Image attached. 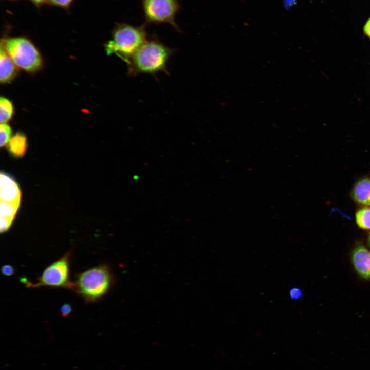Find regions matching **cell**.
<instances>
[{
	"instance_id": "cell-2",
	"label": "cell",
	"mask_w": 370,
	"mask_h": 370,
	"mask_svg": "<svg viewBox=\"0 0 370 370\" xmlns=\"http://www.w3.org/2000/svg\"><path fill=\"white\" fill-rule=\"evenodd\" d=\"M112 275L108 267L98 265L78 274L73 281L72 290L87 303H95L108 292Z\"/></svg>"
},
{
	"instance_id": "cell-19",
	"label": "cell",
	"mask_w": 370,
	"mask_h": 370,
	"mask_svg": "<svg viewBox=\"0 0 370 370\" xmlns=\"http://www.w3.org/2000/svg\"><path fill=\"white\" fill-rule=\"evenodd\" d=\"M364 34L370 38V18L367 21L363 27Z\"/></svg>"
},
{
	"instance_id": "cell-4",
	"label": "cell",
	"mask_w": 370,
	"mask_h": 370,
	"mask_svg": "<svg viewBox=\"0 0 370 370\" xmlns=\"http://www.w3.org/2000/svg\"><path fill=\"white\" fill-rule=\"evenodd\" d=\"M1 46L20 68L35 72L42 65L41 55L35 45L26 38H9L2 40Z\"/></svg>"
},
{
	"instance_id": "cell-8",
	"label": "cell",
	"mask_w": 370,
	"mask_h": 370,
	"mask_svg": "<svg viewBox=\"0 0 370 370\" xmlns=\"http://www.w3.org/2000/svg\"><path fill=\"white\" fill-rule=\"evenodd\" d=\"M351 262L359 276L370 280V250L363 245L356 246L352 251Z\"/></svg>"
},
{
	"instance_id": "cell-5",
	"label": "cell",
	"mask_w": 370,
	"mask_h": 370,
	"mask_svg": "<svg viewBox=\"0 0 370 370\" xmlns=\"http://www.w3.org/2000/svg\"><path fill=\"white\" fill-rule=\"evenodd\" d=\"M71 252H66L63 256L52 262L43 270L35 283L21 279L29 288H37L45 287L65 288L70 290L73 288V281L70 279Z\"/></svg>"
},
{
	"instance_id": "cell-11",
	"label": "cell",
	"mask_w": 370,
	"mask_h": 370,
	"mask_svg": "<svg viewBox=\"0 0 370 370\" xmlns=\"http://www.w3.org/2000/svg\"><path fill=\"white\" fill-rule=\"evenodd\" d=\"M27 146V139L26 135L18 132L10 139L8 143V150L13 157L21 158L25 155Z\"/></svg>"
},
{
	"instance_id": "cell-20",
	"label": "cell",
	"mask_w": 370,
	"mask_h": 370,
	"mask_svg": "<svg viewBox=\"0 0 370 370\" xmlns=\"http://www.w3.org/2000/svg\"><path fill=\"white\" fill-rule=\"evenodd\" d=\"M32 3L36 6H41L45 3L48 2V0H30Z\"/></svg>"
},
{
	"instance_id": "cell-15",
	"label": "cell",
	"mask_w": 370,
	"mask_h": 370,
	"mask_svg": "<svg viewBox=\"0 0 370 370\" xmlns=\"http://www.w3.org/2000/svg\"><path fill=\"white\" fill-rule=\"evenodd\" d=\"M73 0H48V2L54 6L67 9L69 7Z\"/></svg>"
},
{
	"instance_id": "cell-22",
	"label": "cell",
	"mask_w": 370,
	"mask_h": 370,
	"mask_svg": "<svg viewBox=\"0 0 370 370\" xmlns=\"http://www.w3.org/2000/svg\"><path fill=\"white\" fill-rule=\"evenodd\" d=\"M9 1H14V0H9Z\"/></svg>"
},
{
	"instance_id": "cell-13",
	"label": "cell",
	"mask_w": 370,
	"mask_h": 370,
	"mask_svg": "<svg viewBox=\"0 0 370 370\" xmlns=\"http://www.w3.org/2000/svg\"><path fill=\"white\" fill-rule=\"evenodd\" d=\"M357 226L362 230H370V207H362L355 214Z\"/></svg>"
},
{
	"instance_id": "cell-14",
	"label": "cell",
	"mask_w": 370,
	"mask_h": 370,
	"mask_svg": "<svg viewBox=\"0 0 370 370\" xmlns=\"http://www.w3.org/2000/svg\"><path fill=\"white\" fill-rule=\"evenodd\" d=\"M12 128L6 123H1L0 125V145L2 147L9 143L12 135Z\"/></svg>"
},
{
	"instance_id": "cell-21",
	"label": "cell",
	"mask_w": 370,
	"mask_h": 370,
	"mask_svg": "<svg viewBox=\"0 0 370 370\" xmlns=\"http://www.w3.org/2000/svg\"><path fill=\"white\" fill-rule=\"evenodd\" d=\"M367 242H368V246L370 247V233L368 236Z\"/></svg>"
},
{
	"instance_id": "cell-17",
	"label": "cell",
	"mask_w": 370,
	"mask_h": 370,
	"mask_svg": "<svg viewBox=\"0 0 370 370\" xmlns=\"http://www.w3.org/2000/svg\"><path fill=\"white\" fill-rule=\"evenodd\" d=\"M72 308L71 306L69 304H65L62 305L60 309V312L64 317L67 316L72 311Z\"/></svg>"
},
{
	"instance_id": "cell-16",
	"label": "cell",
	"mask_w": 370,
	"mask_h": 370,
	"mask_svg": "<svg viewBox=\"0 0 370 370\" xmlns=\"http://www.w3.org/2000/svg\"><path fill=\"white\" fill-rule=\"evenodd\" d=\"M1 272L5 276H12L15 273L14 268L10 265L6 264L4 265L1 269Z\"/></svg>"
},
{
	"instance_id": "cell-9",
	"label": "cell",
	"mask_w": 370,
	"mask_h": 370,
	"mask_svg": "<svg viewBox=\"0 0 370 370\" xmlns=\"http://www.w3.org/2000/svg\"><path fill=\"white\" fill-rule=\"evenodd\" d=\"M355 202L363 207H370V178L363 177L356 181L350 192Z\"/></svg>"
},
{
	"instance_id": "cell-3",
	"label": "cell",
	"mask_w": 370,
	"mask_h": 370,
	"mask_svg": "<svg viewBox=\"0 0 370 370\" xmlns=\"http://www.w3.org/2000/svg\"><path fill=\"white\" fill-rule=\"evenodd\" d=\"M146 41L143 25L120 23L113 30L112 39L105 44V50L108 55L115 54L127 63Z\"/></svg>"
},
{
	"instance_id": "cell-6",
	"label": "cell",
	"mask_w": 370,
	"mask_h": 370,
	"mask_svg": "<svg viewBox=\"0 0 370 370\" xmlns=\"http://www.w3.org/2000/svg\"><path fill=\"white\" fill-rule=\"evenodd\" d=\"M180 6L177 0H142V8L147 23H166L180 32L175 22Z\"/></svg>"
},
{
	"instance_id": "cell-10",
	"label": "cell",
	"mask_w": 370,
	"mask_h": 370,
	"mask_svg": "<svg viewBox=\"0 0 370 370\" xmlns=\"http://www.w3.org/2000/svg\"><path fill=\"white\" fill-rule=\"evenodd\" d=\"M16 67L3 47L1 46L0 82L1 83H7L12 81L17 74Z\"/></svg>"
},
{
	"instance_id": "cell-12",
	"label": "cell",
	"mask_w": 370,
	"mask_h": 370,
	"mask_svg": "<svg viewBox=\"0 0 370 370\" xmlns=\"http://www.w3.org/2000/svg\"><path fill=\"white\" fill-rule=\"evenodd\" d=\"M14 107L12 102L8 98L1 97L0 98V122L6 123L12 117Z\"/></svg>"
},
{
	"instance_id": "cell-7",
	"label": "cell",
	"mask_w": 370,
	"mask_h": 370,
	"mask_svg": "<svg viewBox=\"0 0 370 370\" xmlns=\"http://www.w3.org/2000/svg\"><path fill=\"white\" fill-rule=\"evenodd\" d=\"M21 192L18 185L9 175L1 173V202L20 205Z\"/></svg>"
},
{
	"instance_id": "cell-18",
	"label": "cell",
	"mask_w": 370,
	"mask_h": 370,
	"mask_svg": "<svg viewBox=\"0 0 370 370\" xmlns=\"http://www.w3.org/2000/svg\"><path fill=\"white\" fill-rule=\"evenodd\" d=\"M290 296L292 299L297 300L302 296V292L299 288H292L290 291Z\"/></svg>"
},
{
	"instance_id": "cell-1",
	"label": "cell",
	"mask_w": 370,
	"mask_h": 370,
	"mask_svg": "<svg viewBox=\"0 0 370 370\" xmlns=\"http://www.w3.org/2000/svg\"><path fill=\"white\" fill-rule=\"evenodd\" d=\"M174 50L164 45L156 38L146 40L133 55L127 65V75L169 73L167 65Z\"/></svg>"
}]
</instances>
